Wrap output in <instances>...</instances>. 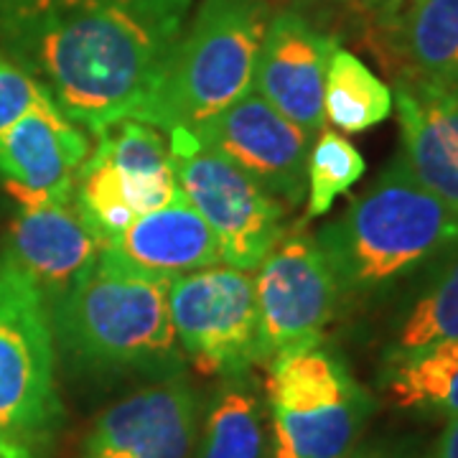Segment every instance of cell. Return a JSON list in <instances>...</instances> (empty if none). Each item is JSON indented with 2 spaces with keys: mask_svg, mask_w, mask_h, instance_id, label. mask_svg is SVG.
Segmentation results:
<instances>
[{
  "mask_svg": "<svg viewBox=\"0 0 458 458\" xmlns=\"http://www.w3.org/2000/svg\"><path fill=\"white\" fill-rule=\"evenodd\" d=\"M165 135L181 194L212 227L222 262L258 270L285 234L288 209L191 131L174 128Z\"/></svg>",
  "mask_w": 458,
  "mask_h": 458,
  "instance_id": "7",
  "label": "cell"
},
{
  "mask_svg": "<svg viewBox=\"0 0 458 458\" xmlns=\"http://www.w3.org/2000/svg\"><path fill=\"white\" fill-rule=\"evenodd\" d=\"M379 387L394 408L426 418H458V339L382 360Z\"/></svg>",
  "mask_w": 458,
  "mask_h": 458,
  "instance_id": "19",
  "label": "cell"
},
{
  "mask_svg": "<svg viewBox=\"0 0 458 458\" xmlns=\"http://www.w3.org/2000/svg\"><path fill=\"white\" fill-rule=\"evenodd\" d=\"M191 0H89L0 21V54L82 131L153 125Z\"/></svg>",
  "mask_w": 458,
  "mask_h": 458,
  "instance_id": "1",
  "label": "cell"
},
{
  "mask_svg": "<svg viewBox=\"0 0 458 458\" xmlns=\"http://www.w3.org/2000/svg\"><path fill=\"white\" fill-rule=\"evenodd\" d=\"M364 171L367 164L357 146L342 132L324 128L313 140L306 165V219L331 212L334 201L346 194Z\"/></svg>",
  "mask_w": 458,
  "mask_h": 458,
  "instance_id": "23",
  "label": "cell"
},
{
  "mask_svg": "<svg viewBox=\"0 0 458 458\" xmlns=\"http://www.w3.org/2000/svg\"><path fill=\"white\" fill-rule=\"evenodd\" d=\"M270 18L267 0H201L176 44L153 125L191 131L250 95Z\"/></svg>",
  "mask_w": 458,
  "mask_h": 458,
  "instance_id": "4",
  "label": "cell"
},
{
  "mask_svg": "<svg viewBox=\"0 0 458 458\" xmlns=\"http://www.w3.org/2000/svg\"><path fill=\"white\" fill-rule=\"evenodd\" d=\"M191 132L242 168L285 209L306 201V165L316 138L280 114L255 89Z\"/></svg>",
  "mask_w": 458,
  "mask_h": 458,
  "instance_id": "11",
  "label": "cell"
},
{
  "mask_svg": "<svg viewBox=\"0 0 458 458\" xmlns=\"http://www.w3.org/2000/svg\"><path fill=\"white\" fill-rule=\"evenodd\" d=\"M403 44L408 74L458 98V0H412Z\"/></svg>",
  "mask_w": 458,
  "mask_h": 458,
  "instance_id": "22",
  "label": "cell"
},
{
  "mask_svg": "<svg viewBox=\"0 0 458 458\" xmlns=\"http://www.w3.org/2000/svg\"><path fill=\"white\" fill-rule=\"evenodd\" d=\"M18 212L11 225L8 260L18 265L41 295L56 303L95 265L105 242L84 222L74 199L13 191Z\"/></svg>",
  "mask_w": 458,
  "mask_h": 458,
  "instance_id": "13",
  "label": "cell"
},
{
  "mask_svg": "<svg viewBox=\"0 0 458 458\" xmlns=\"http://www.w3.org/2000/svg\"><path fill=\"white\" fill-rule=\"evenodd\" d=\"M74 3H89V0H0V21L36 13L44 8H54V5H74Z\"/></svg>",
  "mask_w": 458,
  "mask_h": 458,
  "instance_id": "26",
  "label": "cell"
},
{
  "mask_svg": "<svg viewBox=\"0 0 458 458\" xmlns=\"http://www.w3.org/2000/svg\"><path fill=\"white\" fill-rule=\"evenodd\" d=\"M346 458H415L412 448L408 443H393V441H379V443H364L357 445Z\"/></svg>",
  "mask_w": 458,
  "mask_h": 458,
  "instance_id": "25",
  "label": "cell"
},
{
  "mask_svg": "<svg viewBox=\"0 0 458 458\" xmlns=\"http://www.w3.org/2000/svg\"><path fill=\"white\" fill-rule=\"evenodd\" d=\"M273 458H346L377 410L372 393L324 342L267 364Z\"/></svg>",
  "mask_w": 458,
  "mask_h": 458,
  "instance_id": "5",
  "label": "cell"
},
{
  "mask_svg": "<svg viewBox=\"0 0 458 458\" xmlns=\"http://www.w3.org/2000/svg\"><path fill=\"white\" fill-rule=\"evenodd\" d=\"M179 197L168 135L143 120H120L99 132L72 191L84 222L105 245L140 214Z\"/></svg>",
  "mask_w": 458,
  "mask_h": 458,
  "instance_id": "6",
  "label": "cell"
},
{
  "mask_svg": "<svg viewBox=\"0 0 458 458\" xmlns=\"http://www.w3.org/2000/svg\"><path fill=\"white\" fill-rule=\"evenodd\" d=\"M403 309L382 360L420 352L433 344L458 339V245L433 262Z\"/></svg>",
  "mask_w": 458,
  "mask_h": 458,
  "instance_id": "20",
  "label": "cell"
},
{
  "mask_svg": "<svg viewBox=\"0 0 458 458\" xmlns=\"http://www.w3.org/2000/svg\"><path fill=\"white\" fill-rule=\"evenodd\" d=\"M400 156L433 197L458 212V98L415 74L393 87Z\"/></svg>",
  "mask_w": 458,
  "mask_h": 458,
  "instance_id": "16",
  "label": "cell"
},
{
  "mask_svg": "<svg viewBox=\"0 0 458 458\" xmlns=\"http://www.w3.org/2000/svg\"><path fill=\"white\" fill-rule=\"evenodd\" d=\"M309 3H344V0H309Z\"/></svg>",
  "mask_w": 458,
  "mask_h": 458,
  "instance_id": "30",
  "label": "cell"
},
{
  "mask_svg": "<svg viewBox=\"0 0 458 458\" xmlns=\"http://www.w3.org/2000/svg\"><path fill=\"white\" fill-rule=\"evenodd\" d=\"M0 458H38L29 443L23 438H13V436H3L0 433Z\"/></svg>",
  "mask_w": 458,
  "mask_h": 458,
  "instance_id": "29",
  "label": "cell"
},
{
  "mask_svg": "<svg viewBox=\"0 0 458 458\" xmlns=\"http://www.w3.org/2000/svg\"><path fill=\"white\" fill-rule=\"evenodd\" d=\"M171 324L183 360L201 375H242L258 364L255 276L219 262L171 280Z\"/></svg>",
  "mask_w": 458,
  "mask_h": 458,
  "instance_id": "9",
  "label": "cell"
},
{
  "mask_svg": "<svg viewBox=\"0 0 458 458\" xmlns=\"http://www.w3.org/2000/svg\"><path fill=\"white\" fill-rule=\"evenodd\" d=\"M426 458H458V418L445 420V428L430 445Z\"/></svg>",
  "mask_w": 458,
  "mask_h": 458,
  "instance_id": "27",
  "label": "cell"
},
{
  "mask_svg": "<svg viewBox=\"0 0 458 458\" xmlns=\"http://www.w3.org/2000/svg\"><path fill=\"white\" fill-rule=\"evenodd\" d=\"M44 98H49L47 89L26 69L0 54V132L8 131Z\"/></svg>",
  "mask_w": 458,
  "mask_h": 458,
  "instance_id": "24",
  "label": "cell"
},
{
  "mask_svg": "<svg viewBox=\"0 0 458 458\" xmlns=\"http://www.w3.org/2000/svg\"><path fill=\"white\" fill-rule=\"evenodd\" d=\"M344 303L390 295L458 245V212L433 197L397 153L375 183L318 229Z\"/></svg>",
  "mask_w": 458,
  "mask_h": 458,
  "instance_id": "2",
  "label": "cell"
},
{
  "mask_svg": "<svg viewBox=\"0 0 458 458\" xmlns=\"http://www.w3.org/2000/svg\"><path fill=\"white\" fill-rule=\"evenodd\" d=\"M171 280L102 250L95 265L54 306L51 331L69 360L95 372H140L164 379L183 372L168 309Z\"/></svg>",
  "mask_w": 458,
  "mask_h": 458,
  "instance_id": "3",
  "label": "cell"
},
{
  "mask_svg": "<svg viewBox=\"0 0 458 458\" xmlns=\"http://www.w3.org/2000/svg\"><path fill=\"white\" fill-rule=\"evenodd\" d=\"M258 364L309 344L342 309L339 285L311 232H285L255 270Z\"/></svg>",
  "mask_w": 458,
  "mask_h": 458,
  "instance_id": "10",
  "label": "cell"
},
{
  "mask_svg": "<svg viewBox=\"0 0 458 458\" xmlns=\"http://www.w3.org/2000/svg\"><path fill=\"white\" fill-rule=\"evenodd\" d=\"M54 331L47 298L8 258L0 260V433L44 436L62 405L54 372Z\"/></svg>",
  "mask_w": 458,
  "mask_h": 458,
  "instance_id": "8",
  "label": "cell"
},
{
  "mask_svg": "<svg viewBox=\"0 0 458 458\" xmlns=\"http://www.w3.org/2000/svg\"><path fill=\"white\" fill-rule=\"evenodd\" d=\"M105 250L131 267L168 280L222 262L212 227L183 194L171 204L140 214Z\"/></svg>",
  "mask_w": 458,
  "mask_h": 458,
  "instance_id": "17",
  "label": "cell"
},
{
  "mask_svg": "<svg viewBox=\"0 0 458 458\" xmlns=\"http://www.w3.org/2000/svg\"><path fill=\"white\" fill-rule=\"evenodd\" d=\"M89 150L82 128L44 98L0 132V174L11 191L69 199Z\"/></svg>",
  "mask_w": 458,
  "mask_h": 458,
  "instance_id": "15",
  "label": "cell"
},
{
  "mask_svg": "<svg viewBox=\"0 0 458 458\" xmlns=\"http://www.w3.org/2000/svg\"><path fill=\"white\" fill-rule=\"evenodd\" d=\"M199 410L183 372L156 379L102 410L77 458H191Z\"/></svg>",
  "mask_w": 458,
  "mask_h": 458,
  "instance_id": "12",
  "label": "cell"
},
{
  "mask_svg": "<svg viewBox=\"0 0 458 458\" xmlns=\"http://www.w3.org/2000/svg\"><path fill=\"white\" fill-rule=\"evenodd\" d=\"M394 110L393 87L385 84L357 54L336 47L327 69L324 117L339 132H364Z\"/></svg>",
  "mask_w": 458,
  "mask_h": 458,
  "instance_id": "21",
  "label": "cell"
},
{
  "mask_svg": "<svg viewBox=\"0 0 458 458\" xmlns=\"http://www.w3.org/2000/svg\"><path fill=\"white\" fill-rule=\"evenodd\" d=\"M191 458H273L267 410L250 372L222 377L204 410Z\"/></svg>",
  "mask_w": 458,
  "mask_h": 458,
  "instance_id": "18",
  "label": "cell"
},
{
  "mask_svg": "<svg viewBox=\"0 0 458 458\" xmlns=\"http://www.w3.org/2000/svg\"><path fill=\"white\" fill-rule=\"evenodd\" d=\"M336 47L334 36L293 11L270 18L262 41L252 89L311 138L327 128L324 84Z\"/></svg>",
  "mask_w": 458,
  "mask_h": 458,
  "instance_id": "14",
  "label": "cell"
},
{
  "mask_svg": "<svg viewBox=\"0 0 458 458\" xmlns=\"http://www.w3.org/2000/svg\"><path fill=\"white\" fill-rule=\"evenodd\" d=\"M361 3L385 23H394L400 11H403V5H405V0H361Z\"/></svg>",
  "mask_w": 458,
  "mask_h": 458,
  "instance_id": "28",
  "label": "cell"
}]
</instances>
